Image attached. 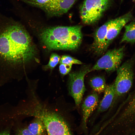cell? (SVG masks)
Wrapping results in <instances>:
<instances>
[{
    "label": "cell",
    "mask_w": 135,
    "mask_h": 135,
    "mask_svg": "<svg viewBox=\"0 0 135 135\" xmlns=\"http://www.w3.org/2000/svg\"><path fill=\"white\" fill-rule=\"evenodd\" d=\"M36 48L20 22L0 13V64L14 66L36 60Z\"/></svg>",
    "instance_id": "cell-1"
},
{
    "label": "cell",
    "mask_w": 135,
    "mask_h": 135,
    "mask_svg": "<svg viewBox=\"0 0 135 135\" xmlns=\"http://www.w3.org/2000/svg\"><path fill=\"white\" fill-rule=\"evenodd\" d=\"M82 28L80 25L48 27L41 31L40 38L48 50H76L82 43Z\"/></svg>",
    "instance_id": "cell-2"
},
{
    "label": "cell",
    "mask_w": 135,
    "mask_h": 135,
    "mask_svg": "<svg viewBox=\"0 0 135 135\" xmlns=\"http://www.w3.org/2000/svg\"><path fill=\"white\" fill-rule=\"evenodd\" d=\"M133 18L130 12L116 18L110 20L98 28L94 34V41L90 49L98 55L104 54L112 41L122 28Z\"/></svg>",
    "instance_id": "cell-3"
},
{
    "label": "cell",
    "mask_w": 135,
    "mask_h": 135,
    "mask_svg": "<svg viewBox=\"0 0 135 135\" xmlns=\"http://www.w3.org/2000/svg\"><path fill=\"white\" fill-rule=\"evenodd\" d=\"M28 113L29 115L42 121L48 135H71L68 125L62 117L37 100L32 104Z\"/></svg>",
    "instance_id": "cell-4"
},
{
    "label": "cell",
    "mask_w": 135,
    "mask_h": 135,
    "mask_svg": "<svg viewBox=\"0 0 135 135\" xmlns=\"http://www.w3.org/2000/svg\"><path fill=\"white\" fill-rule=\"evenodd\" d=\"M114 0H84L80 7V16L84 24L97 22L110 8Z\"/></svg>",
    "instance_id": "cell-5"
},
{
    "label": "cell",
    "mask_w": 135,
    "mask_h": 135,
    "mask_svg": "<svg viewBox=\"0 0 135 135\" xmlns=\"http://www.w3.org/2000/svg\"><path fill=\"white\" fill-rule=\"evenodd\" d=\"M132 62L128 61L120 66L117 70V76L113 83L115 96L112 106L113 107L119 97L127 93L132 86L134 72Z\"/></svg>",
    "instance_id": "cell-6"
},
{
    "label": "cell",
    "mask_w": 135,
    "mask_h": 135,
    "mask_svg": "<svg viewBox=\"0 0 135 135\" xmlns=\"http://www.w3.org/2000/svg\"><path fill=\"white\" fill-rule=\"evenodd\" d=\"M90 66H85L78 71L69 74L68 88L69 93L74 99L77 107L80 104L86 88L84 84L85 76L91 72Z\"/></svg>",
    "instance_id": "cell-7"
},
{
    "label": "cell",
    "mask_w": 135,
    "mask_h": 135,
    "mask_svg": "<svg viewBox=\"0 0 135 135\" xmlns=\"http://www.w3.org/2000/svg\"><path fill=\"white\" fill-rule=\"evenodd\" d=\"M124 50L123 47L108 50L91 68V72L103 70L110 73L117 70L120 66Z\"/></svg>",
    "instance_id": "cell-8"
},
{
    "label": "cell",
    "mask_w": 135,
    "mask_h": 135,
    "mask_svg": "<svg viewBox=\"0 0 135 135\" xmlns=\"http://www.w3.org/2000/svg\"><path fill=\"white\" fill-rule=\"evenodd\" d=\"M78 0H50L47 3L40 4L27 0H20L26 3L39 8L48 18L58 17L66 13Z\"/></svg>",
    "instance_id": "cell-9"
},
{
    "label": "cell",
    "mask_w": 135,
    "mask_h": 135,
    "mask_svg": "<svg viewBox=\"0 0 135 135\" xmlns=\"http://www.w3.org/2000/svg\"><path fill=\"white\" fill-rule=\"evenodd\" d=\"M97 93L94 92L85 99L82 106V123L86 126L89 117L98 105V98Z\"/></svg>",
    "instance_id": "cell-10"
},
{
    "label": "cell",
    "mask_w": 135,
    "mask_h": 135,
    "mask_svg": "<svg viewBox=\"0 0 135 135\" xmlns=\"http://www.w3.org/2000/svg\"><path fill=\"white\" fill-rule=\"evenodd\" d=\"M104 92V94L102 98L96 108V114L106 111L111 106L115 94L113 83L107 85Z\"/></svg>",
    "instance_id": "cell-11"
},
{
    "label": "cell",
    "mask_w": 135,
    "mask_h": 135,
    "mask_svg": "<svg viewBox=\"0 0 135 135\" xmlns=\"http://www.w3.org/2000/svg\"><path fill=\"white\" fill-rule=\"evenodd\" d=\"M89 84L94 92L99 94L104 92L107 86L105 78L102 76L92 77L89 80Z\"/></svg>",
    "instance_id": "cell-12"
},
{
    "label": "cell",
    "mask_w": 135,
    "mask_h": 135,
    "mask_svg": "<svg viewBox=\"0 0 135 135\" xmlns=\"http://www.w3.org/2000/svg\"><path fill=\"white\" fill-rule=\"evenodd\" d=\"M124 26L125 32L120 43H134L135 42V21L130 22Z\"/></svg>",
    "instance_id": "cell-13"
},
{
    "label": "cell",
    "mask_w": 135,
    "mask_h": 135,
    "mask_svg": "<svg viewBox=\"0 0 135 135\" xmlns=\"http://www.w3.org/2000/svg\"><path fill=\"white\" fill-rule=\"evenodd\" d=\"M35 118L34 120L29 124L27 128L34 135H43L45 130L44 124L40 118Z\"/></svg>",
    "instance_id": "cell-14"
},
{
    "label": "cell",
    "mask_w": 135,
    "mask_h": 135,
    "mask_svg": "<svg viewBox=\"0 0 135 135\" xmlns=\"http://www.w3.org/2000/svg\"><path fill=\"white\" fill-rule=\"evenodd\" d=\"M60 56L56 54H52L50 55L48 64L45 66L46 69L52 70L60 62Z\"/></svg>",
    "instance_id": "cell-15"
},
{
    "label": "cell",
    "mask_w": 135,
    "mask_h": 135,
    "mask_svg": "<svg viewBox=\"0 0 135 135\" xmlns=\"http://www.w3.org/2000/svg\"><path fill=\"white\" fill-rule=\"evenodd\" d=\"M60 64L72 65L73 64H80L82 63L80 61L68 55L62 56L60 61Z\"/></svg>",
    "instance_id": "cell-16"
},
{
    "label": "cell",
    "mask_w": 135,
    "mask_h": 135,
    "mask_svg": "<svg viewBox=\"0 0 135 135\" xmlns=\"http://www.w3.org/2000/svg\"><path fill=\"white\" fill-rule=\"evenodd\" d=\"M72 65L60 64L59 66V70L62 76H64L69 73L71 69Z\"/></svg>",
    "instance_id": "cell-17"
},
{
    "label": "cell",
    "mask_w": 135,
    "mask_h": 135,
    "mask_svg": "<svg viewBox=\"0 0 135 135\" xmlns=\"http://www.w3.org/2000/svg\"><path fill=\"white\" fill-rule=\"evenodd\" d=\"M16 135H34L27 128H23L18 130Z\"/></svg>",
    "instance_id": "cell-18"
},
{
    "label": "cell",
    "mask_w": 135,
    "mask_h": 135,
    "mask_svg": "<svg viewBox=\"0 0 135 135\" xmlns=\"http://www.w3.org/2000/svg\"><path fill=\"white\" fill-rule=\"evenodd\" d=\"M30 2H34L40 4L47 3L50 0H27Z\"/></svg>",
    "instance_id": "cell-19"
},
{
    "label": "cell",
    "mask_w": 135,
    "mask_h": 135,
    "mask_svg": "<svg viewBox=\"0 0 135 135\" xmlns=\"http://www.w3.org/2000/svg\"><path fill=\"white\" fill-rule=\"evenodd\" d=\"M0 135H10L9 131L8 130H4L0 132Z\"/></svg>",
    "instance_id": "cell-20"
},
{
    "label": "cell",
    "mask_w": 135,
    "mask_h": 135,
    "mask_svg": "<svg viewBox=\"0 0 135 135\" xmlns=\"http://www.w3.org/2000/svg\"><path fill=\"white\" fill-rule=\"evenodd\" d=\"M132 1L134 2H135V0H132Z\"/></svg>",
    "instance_id": "cell-21"
},
{
    "label": "cell",
    "mask_w": 135,
    "mask_h": 135,
    "mask_svg": "<svg viewBox=\"0 0 135 135\" xmlns=\"http://www.w3.org/2000/svg\"></svg>",
    "instance_id": "cell-22"
}]
</instances>
